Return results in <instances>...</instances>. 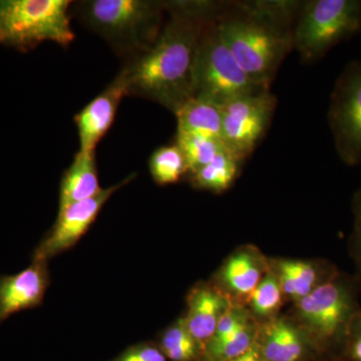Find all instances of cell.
<instances>
[{
	"label": "cell",
	"instance_id": "2",
	"mask_svg": "<svg viewBox=\"0 0 361 361\" xmlns=\"http://www.w3.org/2000/svg\"><path fill=\"white\" fill-rule=\"evenodd\" d=\"M71 7L82 25L126 61L148 51L165 23V1L159 0H82Z\"/></svg>",
	"mask_w": 361,
	"mask_h": 361
},
{
	"label": "cell",
	"instance_id": "17",
	"mask_svg": "<svg viewBox=\"0 0 361 361\" xmlns=\"http://www.w3.org/2000/svg\"><path fill=\"white\" fill-rule=\"evenodd\" d=\"M221 280L236 295L250 296L262 280V268L253 254L239 252L225 263Z\"/></svg>",
	"mask_w": 361,
	"mask_h": 361
},
{
	"label": "cell",
	"instance_id": "24",
	"mask_svg": "<svg viewBox=\"0 0 361 361\" xmlns=\"http://www.w3.org/2000/svg\"><path fill=\"white\" fill-rule=\"evenodd\" d=\"M282 290L277 275L270 273L256 287L250 295L252 311L260 317H270L282 303Z\"/></svg>",
	"mask_w": 361,
	"mask_h": 361
},
{
	"label": "cell",
	"instance_id": "1",
	"mask_svg": "<svg viewBox=\"0 0 361 361\" xmlns=\"http://www.w3.org/2000/svg\"><path fill=\"white\" fill-rule=\"evenodd\" d=\"M169 18L151 49L122 68L127 96L178 111L195 96L194 68L202 37L213 21L199 16L187 0L165 1Z\"/></svg>",
	"mask_w": 361,
	"mask_h": 361
},
{
	"label": "cell",
	"instance_id": "8",
	"mask_svg": "<svg viewBox=\"0 0 361 361\" xmlns=\"http://www.w3.org/2000/svg\"><path fill=\"white\" fill-rule=\"evenodd\" d=\"M277 99L270 89L236 97L222 106V139L226 149L243 161L257 148L269 128Z\"/></svg>",
	"mask_w": 361,
	"mask_h": 361
},
{
	"label": "cell",
	"instance_id": "26",
	"mask_svg": "<svg viewBox=\"0 0 361 361\" xmlns=\"http://www.w3.org/2000/svg\"><path fill=\"white\" fill-rule=\"evenodd\" d=\"M247 324H249V322L245 313L239 310L229 308L220 318L215 334L211 341H218V339L231 336L232 334Z\"/></svg>",
	"mask_w": 361,
	"mask_h": 361
},
{
	"label": "cell",
	"instance_id": "4",
	"mask_svg": "<svg viewBox=\"0 0 361 361\" xmlns=\"http://www.w3.org/2000/svg\"><path fill=\"white\" fill-rule=\"evenodd\" d=\"M71 0H0V45L27 52L44 42L68 47L75 39Z\"/></svg>",
	"mask_w": 361,
	"mask_h": 361
},
{
	"label": "cell",
	"instance_id": "14",
	"mask_svg": "<svg viewBox=\"0 0 361 361\" xmlns=\"http://www.w3.org/2000/svg\"><path fill=\"white\" fill-rule=\"evenodd\" d=\"M96 152L78 151L70 167L63 172L59 187V212L71 204L87 200L101 193Z\"/></svg>",
	"mask_w": 361,
	"mask_h": 361
},
{
	"label": "cell",
	"instance_id": "30",
	"mask_svg": "<svg viewBox=\"0 0 361 361\" xmlns=\"http://www.w3.org/2000/svg\"><path fill=\"white\" fill-rule=\"evenodd\" d=\"M229 361H263L262 358H261L260 355L255 348H251L247 351L246 353H244L243 355L239 356V357L234 358V360Z\"/></svg>",
	"mask_w": 361,
	"mask_h": 361
},
{
	"label": "cell",
	"instance_id": "7",
	"mask_svg": "<svg viewBox=\"0 0 361 361\" xmlns=\"http://www.w3.org/2000/svg\"><path fill=\"white\" fill-rule=\"evenodd\" d=\"M216 23L207 27L197 51L194 97L222 106L236 97L269 89L254 82L242 70L221 37Z\"/></svg>",
	"mask_w": 361,
	"mask_h": 361
},
{
	"label": "cell",
	"instance_id": "5",
	"mask_svg": "<svg viewBox=\"0 0 361 361\" xmlns=\"http://www.w3.org/2000/svg\"><path fill=\"white\" fill-rule=\"evenodd\" d=\"M357 280L337 273L297 301V313L308 334L320 345L341 355L351 323L360 312Z\"/></svg>",
	"mask_w": 361,
	"mask_h": 361
},
{
	"label": "cell",
	"instance_id": "6",
	"mask_svg": "<svg viewBox=\"0 0 361 361\" xmlns=\"http://www.w3.org/2000/svg\"><path fill=\"white\" fill-rule=\"evenodd\" d=\"M360 32L361 0H310L294 25L293 49L302 63H315Z\"/></svg>",
	"mask_w": 361,
	"mask_h": 361
},
{
	"label": "cell",
	"instance_id": "9",
	"mask_svg": "<svg viewBox=\"0 0 361 361\" xmlns=\"http://www.w3.org/2000/svg\"><path fill=\"white\" fill-rule=\"evenodd\" d=\"M329 123L339 159L361 164V61H350L337 78L330 97Z\"/></svg>",
	"mask_w": 361,
	"mask_h": 361
},
{
	"label": "cell",
	"instance_id": "15",
	"mask_svg": "<svg viewBox=\"0 0 361 361\" xmlns=\"http://www.w3.org/2000/svg\"><path fill=\"white\" fill-rule=\"evenodd\" d=\"M278 272V279L283 293L297 301L338 273L330 265H316L293 260L280 261Z\"/></svg>",
	"mask_w": 361,
	"mask_h": 361
},
{
	"label": "cell",
	"instance_id": "11",
	"mask_svg": "<svg viewBox=\"0 0 361 361\" xmlns=\"http://www.w3.org/2000/svg\"><path fill=\"white\" fill-rule=\"evenodd\" d=\"M125 97H127V87L123 71H120L113 82L75 115L80 140L78 151L96 152L97 144L115 122L116 111Z\"/></svg>",
	"mask_w": 361,
	"mask_h": 361
},
{
	"label": "cell",
	"instance_id": "25",
	"mask_svg": "<svg viewBox=\"0 0 361 361\" xmlns=\"http://www.w3.org/2000/svg\"><path fill=\"white\" fill-rule=\"evenodd\" d=\"M253 331L250 324L242 327L231 336L218 341H211L208 345L210 355L215 360L229 361L243 355L252 348Z\"/></svg>",
	"mask_w": 361,
	"mask_h": 361
},
{
	"label": "cell",
	"instance_id": "18",
	"mask_svg": "<svg viewBox=\"0 0 361 361\" xmlns=\"http://www.w3.org/2000/svg\"><path fill=\"white\" fill-rule=\"evenodd\" d=\"M263 353L266 361H297L303 353L300 332L286 320H277L266 331Z\"/></svg>",
	"mask_w": 361,
	"mask_h": 361
},
{
	"label": "cell",
	"instance_id": "10",
	"mask_svg": "<svg viewBox=\"0 0 361 361\" xmlns=\"http://www.w3.org/2000/svg\"><path fill=\"white\" fill-rule=\"evenodd\" d=\"M137 174H130L118 184L104 188L101 193L87 200L78 202L59 211L56 223L47 233L33 252L32 261H44L56 257L75 245L89 231L102 209L121 188L129 184Z\"/></svg>",
	"mask_w": 361,
	"mask_h": 361
},
{
	"label": "cell",
	"instance_id": "23",
	"mask_svg": "<svg viewBox=\"0 0 361 361\" xmlns=\"http://www.w3.org/2000/svg\"><path fill=\"white\" fill-rule=\"evenodd\" d=\"M198 345L188 330L184 318L171 325L161 339V350L172 361H191Z\"/></svg>",
	"mask_w": 361,
	"mask_h": 361
},
{
	"label": "cell",
	"instance_id": "3",
	"mask_svg": "<svg viewBox=\"0 0 361 361\" xmlns=\"http://www.w3.org/2000/svg\"><path fill=\"white\" fill-rule=\"evenodd\" d=\"M216 25L242 70L254 82L270 89L278 68L293 49V30L244 13L236 1Z\"/></svg>",
	"mask_w": 361,
	"mask_h": 361
},
{
	"label": "cell",
	"instance_id": "28",
	"mask_svg": "<svg viewBox=\"0 0 361 361\" xmlns=\"http://www.w3.org/2000/svg\"><path fill=\"white\" fill-rule=\"evenodd\" d=\"M111 361H167L163 351L149 344L133 346Z\"/></svg>",
	"mask_w": 361,
	"mask_h": 361
},
{
	"label": "cell",
	"instance_id": "13",
	"mask_svg": "<svg viewBox=\"0 0 361 361\" xmlns=\"http://www.w3.org/2000/svg\"><path fill=\"white\" fill-rule=\"evenodd\" d=\"M184 320L188 330L198 344H208L213 338L218 322L229 310L228 301L215 289L197 287L190 295Z\"/></svg>",
	"mask_w": 361,
	"mask_h": 361
},
{
	"label": "cell",
	"instance_id": "27",
	"mask_svg": "<svg viewBox=\"0 0 361 361\" xmlns=\"http://www.w3.org/2000/svg\"><path fill=\"white\" fill-rule=\"evenodd\" d=\"M341 355L344 361H361V311L351 323Z\"/></svg>",
	"mask_w": 361,
	"mask_h": 361
},
{
	"label": "cell",
	"instance_id": "19",
	"mask_svg": "<svg viewBox=\"0 0 361 361\" xmlns=\"http://www.w3.org/2000/svg\"><path fill=\"white\" fill-rule=\"evenodd\" d=\"M241 163L231 153L224 151L205 167L190 173V180L197 189L215 193L224 192L236 179Z\"/></svg>",
	"mask_w": 361,
	"mask_h": 361
},
{
	"label": "cell",
	"instance_id": "21",
	"mask_svg": "<svg viewBox=\"0 0 361 361\" xmlns=\"http://www.w3.org/2000/svg\"><path fill=\"white\" fill-rule=\"evenodd\" d=\"M149 173L157 184H175L183 176L189 174L186 158L176 142L159 147L149 160Z\"/></svg>",
	"mask_w": 361,
	"mask_h": 361
},
{
	"label": "cell",
	"instance_id": "29",
	"mask_svg": "<svg viewBox=\"0 0 361 361\" xmlns=\"http://www.w3.org/2000/svg\"><path fill=\"white\" fill-rule=\"evenodd\" d=\"M353 212L355 215V229H353L351 245H353V255L361 275V189L358 190L353 197Z\"/></svg>",
	"mask_w": 361,
	"mask_h": 361
},
{
	"label": "cell",
	"instance_id": "16",
	"mask_svg": "<svg viewBox=\"0 0 361 361\" xmlns=\"http://www.w3.org/2000/svg\"><path fill=\"white\" fill-rule=\"evenodd\" d=\"M175 116L177 133L216 139L222 137V106L219 104L203 97H194Z\"/></svg>",
	"mask_w": 361,
	"mask_h": 361
},
{
	"label": "cell",
	"instance_id": "22",
	"mask_svg": "<svg viewBox=\"0 0 361 361\" xmlns=\"http://www.w3.org/2000/svg\"><path fill=\"white\" fill-rule=\"evenodd\" d=\"M175 142L186 158L189 174L205 167L219 154L227 151L222 140L203 135L176 133Z\"/></svg>",
	"mask_w": 361,
	"mask_h": 361
},
{
	"label": "cell",
	"instance_id": "12",
	"mask_svg": "<svg viewBox=\"0 0 361 361\" xmlns=\"http://www.w3.org/2000/svg\"><path fill=\"white\" fill-rule=\"evenodd\" d=\"M49 285V268L44 261H32L16 274L0 276V325L20 311L39 306Z\"/></svg>",
	"mask_w": 361,
	"mask_h": 361
},
{
	"label": "cell",
	"instance_id": "20",
	"mask_svg": "<svg viewBox=\"0 0 361 361\" xmlns=\"http://www.w3.org/2000/svg\"><path fill=\"white\" fill-rule=\"evenodd\" d=\"M304 2L298 0H253L236 1L244 13L255 16L273 25L294 28Z\"/></svg>",
	"mask_w": 361,
	"mask_h": 361
}]
</instances>
